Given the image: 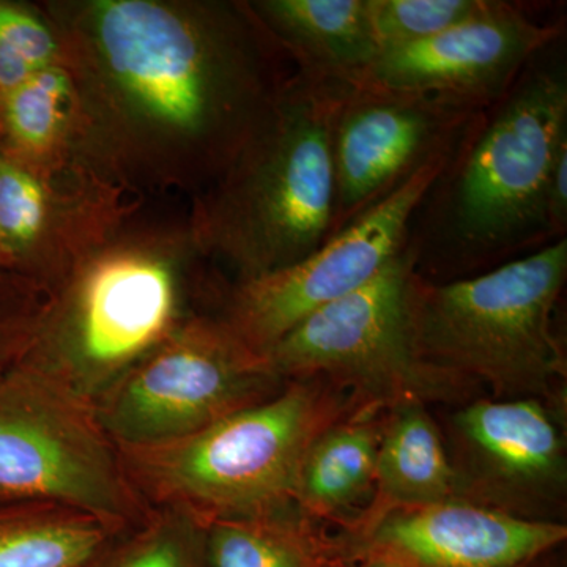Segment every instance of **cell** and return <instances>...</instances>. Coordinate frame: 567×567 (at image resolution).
<instances>
[{
  "instance_id": "1",
  "label": "cell",
  "mask_w": 567,
  "mask_h": 567,
  "mask_svg": "<svg viewBox=\"0 0 567 567\" xmlns=\"http://www.w3.org/2000/svg\"><path fill=\"white\" fill-rule=\"evenodd\" d=\"M87 29L112 92L155 132L226 140L238 152L267 106L248 43L226 14L100 0L87 9Z\"/></svg>"
},
{
  "instance_id": "2",
  "label": "cell",
  "mask_w": 567,
  "mask_h": 567,
  "mask_svg": "<svg viewBox=\"0 0 567 567\" xmlns=\"http://www.w3.org/2000/svg\"><path fill=\"white\" fill-rule=\"evenodd\" d=\"M364 405L328 380H289L281 391L183 439L118 450L142 503L205 525L297 506L306 454L328 427Z\"/></svg>"
},
{
  "instance_id": "3",
  "label": "cell",
  "mask_w": 567,
  "mask_h": 567,
  "mask_svg": "<svg viewBox=\"0 0 567 567\" xmlns=\"http://www.w3.org/2000/svg\"><path fill=\"white\" fill-rule=\"evenodd\" d=\"M566 276V237L475 278L434 284L415 271L409 319L416 357L458 385H487L495 399L548 401L567 374L554 330Z\"/></svg>"
},
{
  "instance_id": "4",
  "label": "cell",
  "mask_w": 567,
  "mask_h": 567,
  "mask_svg": "<svg viewBox=\"0 0 567 567\" xmlns=\"http://www.w3.org/2000/svg\"><path fill=\"white\" fill-rule=\"evenodd\" d=\"M344 85L301 78L268 103L213 210V244L245 279L303 260L333 230V125Z\"/></svg>"
},
{
  "instance_id": "5",
  "label": "cell",
  "mask_w": 567,
  "mask_h": 567,
  "mask_svg": "<svg viewBox=\"0 0 567 567\" xmlns=\"http://www.w3.org/2000/svg\"><path fill=\"white\" fill-rule=\"evenodd\" d=\"M525 70L473 134L451 178L445 237L468 259L550 235L547 186L567 145V78L557 65L532 62Z\"/></svg>"
},
{
  "instance_id": "6",
  "label": "cell",
  "mask_w": 567,
  "mask_h": 567,
  "mask_svg": "<svg viewBox=\"0 0 567 567\" xmlns=\"http://www.w3.org/2000/svg\"><path fill=\"white\" fill-rule=\"evenodd\" d=\"M174 264L141 248L100 254L54 309L39 312L21 360L89 402L177 327Z\"/></svg>"
},
{
  "instance_id": "7",
  "label": "cell",
  "mask_w": 567,
  "mask_h": 567,
  "mask_svg": "<svg viewBox=\"0 0 567 567\" xmlns=\"http://www.w3.org/2000/svg\"><path fill=\"white\" fill-rule=\"evenodd\" d=\"M0 499L51 503L128 529L148 511L93 406L21 358L0 375Z\"/></svg>"
},
{
  "instance_id": "8",
  "label": "cell",
  "mask_w": 567,
  "mask_h": 567,
  "mask_svg": "<svg viewBox=\"0 0 567 567\" xmlns=\"http://www.w3.org/2000/svg\"><path fill=\"white\" fill-rule=\"evenodd\" d=\"M415 252L402 249L360 289L306 317L262 353L282 382L328 380L364 406L446 401L458 383L424 364L413 349L409 319Z\"/></svg>"
},
{
  "instance_id": "9",
  "label": "cell",
  "mask_w": 567,
  "mask_h": 567,
  "mask_svg": "<svg viewBox=\"0 0 567 567\" xmlns=\"http://www.w3.org/2000/svg\"><path fill=\"white\" fill-rule=\"evenodd\" d=\"M281 385L262 354L223 320H192L177 324L92 406L117 450L155 446L259 404Z\"/></svg>"
},
{
  "instance_id": "10",
  "label": "cell",
  "mask_w": 567,
  "mask_h": 567,
  "mask_svg": "<svg viewBox=\"0 0 567 567\" xmlns=\"http://www.w3.org/2000/svg\"><path fill=\"white\" fill-rule=\"evenodd\" d=\"M440 153L300 262L245 279L224 323L245 346L267 352L306 317L360 289L405 248L413 215L453 158Z\"/></svg>"
},
{
  "instance_id": "11",
  "label": "cell",
  "mask_w": 567,
  "mask_h": 567,
  "mask_svg": "<svg viewBox=\"0 0 567 567\" xmlns=\"http://www.w3.org/2000/svg\"><path fill=\"white\" fill-rule=\"evenodd\" d=\"M457 499L528 520L565 509V435L546 399H481L451 416L443 436Z\"/></svg>"
},
{
  "instance_id": "12",
  "label": "cell",
  "mask_w": 567,
  "mask_h": 567,
  "mask_svg": "<svg viewBox=\"0 0 567 567\" xmlns=\"http://www.w3.org/2000/svg\"><path fill=\"white\" fill-rule=\"evenodd\" d=\"M558 35V28L537 24L517 7L491 0L462 24L380 52L346 87L431 96L476 110L506 95Z\"/></svg>"
},
{
  "instance_id": "13",
  "label": "cell",
  "mask_w": 567,
  "mask_h": 567,
  "mask_svg": "<svg viewBox=\"0 0 567 567\" xmlns=\"http://www.w3.org/2000/svg\"><path fill=\"white\" fill-rule=\"evenodd\" d=\"M472 107L344 85L333 125L336 207L331 235L398 188L429 159L453 151ZM330 235V237H331Z\"/></svg>"
},
{
  "instance_id": "14",
  "label": "cell",
  "mask_w": 567,
  "mask_h": 567,
  "mask_svg": "<svg viewBox=\"0 0 567 567\" xmlns=\"http://www.w3.org/2000/svg\"><path fill=\"white\" fill-rule=\"evenodd\" d=\"M561 522L528 520L453 502L393 511L371 528L346 537L353 563L393 567H528L565 543Z\"/></svg>"
},
{
  "instance_id": "15",
  "label": "cell",
  "mask_w": 567,
  "mask_h": 567,
  "mask_svg": "<svg viewBox=\"0 0 567 567\" xmlns=\"http://www.w3.org/2000/svg\"><path fill=\"white\" fill-rule=\"evenodd\" d=\"M383 409L365 406L317 436L306 454L297 506L312 520L357 528L374 495Z\"/></svg>"
},
{
  "instance_id": "16",
  "label": "cell",
  "mask_w": 567,
  "mask_h": 567,
  "mask_svg": "<svg viewBox=\"0 0 567 567\" xmlns=\"http://www.w3.org/2000/svg\"><path fill=\"white\" fill-rule=\"evenodd\" d=\"M457 499L453 466L442 431L425 404L405 402L386 410L377 457L374 495L354 537L393 511Z\"/></svg>"
},
{
  "instance_id": "17",
  "label": "cell",
  "mask_w": 567,
  "mask_h": 567,
  "mask_svg": "<svg viewBox=\"0 0 567 567\" xmlns=\"http://www.w3.org/2000/svg\"><path fill=\"white\" fill-rule=\"evenodd\" d=\"M256 9L311 80L349 84L379 55L368 0H267Z\"/></svg>"
},
{
  "instance_id": "18",
  "label": "cell",
  "mask_w": 567,
  "mask_h": 567,
  "mask_svg": "<svg viewBox=\"0 0 567 567\" xmlns=\"http://www.w3.org/2000/svg\"><path fill=\"white\" fill-rule=\"evenodd\" d=\"M130 529L51 503L0 499V567H99Z\"/></svg>"
},
{
  "instance_id": "19",
  "label": "cell",
  "mask_w": 567,
  "mask_h": 567,
  "mask_svg": "<svg viewBox=\"0 0 567 567\" xmlns=\"http://www.w3.org/2000/svg\"><path fill=\"white\" fill-rule=\"evenodd\" d=\"M298 507L205 524L210 567H349L342 537L324 535Z\"/></svg>"
},
{
  "instance_id": "20",
  "label": "cell",
  "mask_w": 567,
  "mask_h": 567,
  "mask_svg": "<svg viewBox=\"0 0 567 567\" xmlns=\"http://www.w3.org/2000/svg\"><path fill=\"white\" fill-rule=\"evenodd\" d=\"M73 103V82L55 63L0 95V151L41 167L61 144Z\"/></svg>"
},
{
  "instance_id": "21",
  "label": "cell",
  "mask_w": 567,
  "mask_h": 567,
  "mask_svg": "<svg viewBox=\"0 0 567 567\" xmlns=\"http://www.w3.org/2000/svg\"><path fill=\"white\" fill-rule=\"evenodd\" d=\"M54 194L41 167L0 151V270L28 281L54 223Z\"/></svg>"
},
{
  "instance_id": "22",
  "label": "cell",
  "mask_w": 567,
  "mask_h": 567,
  "mask_svg": "<svg viewBox=\"0 0 567 567\" xmlns=\"http://www.w3.org/2000/svg\"><path fill=\"white\" fill-rule=\"evenodd\" d=\"M99 567H210L205 527L188 514L153 507Z\"/></svg>"
},
{
  "instance_id": "23",
  "label": "cell",
  "mask_w": 567,
  "mask_h": 567,
  "mask_svg": "<svg viewBox=\"0 0 567 567\" xmlns=\"http://www.w3.org/2000/svg\"><path fill=\"white\" fill-rule=\"evenodd\" d=\"M491 0H368L379 54L431 39L486 10Z\"/></svg>"
},
{
  "instance_id": "24",
  "label": "cell",
  "mask_w": 567,
  "mask_h": 567,
  "mask_svg": "<svg viewBox=\"0 0 567 567\" xmlns=\"http://www.w3.org/2000/svg\"><path fill=\"white\" fill-rule=\"evenodd\" d=\"M59 44L28 7L0 0V95L55 65Z\"/></svg>"
},
{
  "instance_id": "25",
  "label": "cell",
  "mask_w": 567,
  "mask_h": 567,
  "mask_svg": "<svg viewBox=\"0 0 567 567\" xmlns=\"http://www.w3.org/2000/svg\"><path fill=\"white\" fill-rule=\"evenodd\" d=\"M39 312L28 281L0 270V375L21 357Z\"/></svg>"
},
{
  "instance_id": "26",
  "label": "cell",
  "mask_w": 567,
  "mask_h": 567,
  "mask_svg": "<svg viewBox=\"0 0 567 567\" xmlns=\"http://www.w3.org/2000/svg\"><path fill=\"white\" fill-rule=\"evenodd\" d=\"M547 224L550 234L565 237L567 224V145L558 153L547 186Z\"/></svg>"
},
{
  "instance_id": "27",
  "label": "cell",
  "mask_w": 567,
  "mask_h": 567,
  "mask_svg": "<svg viewBox=\"0 0 567 567\" xmlns=\"http://www.w3.org/2000/svg\"><path fill=\"white\" fill-rule=\"evenodd\" d=\"M349 567H393L388 565V563L379 561V559H363V561L354 563V565Z\"/></svg>"
}]
</instances>
